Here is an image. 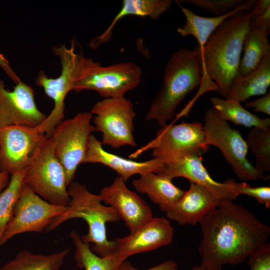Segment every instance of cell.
<instances>
[{"label":"cell","mask_w":270,"mask_h":270,"mask_svg":"<svg viewBox=\"0 0 270 270\" xmlns=\"http://www.w3.org/2000/svg\"><path fill=\"white\" fill-rule=\"evenodd\" d=\"M203 69L200 50L180 48L174 52L164 68L161 86L145 120H154L162 127L172 120L178 106L186 96L201 84Z\"/></svg>","instance_id":"3"},{"label":"cell","mask_w":270,"mask_h":270,"mask_svg":"<svg viewBox=\"0 0 270 270\" xmlns=\"http://www.w3.org/2000/svg\"><path fill=\"white\" fill-rule=\"evenodd\" d=\"M246 0H186L184 2L216 16L227 14L242 5Z\"/></svg>","instance_id":"30"},{"label":"cell","mask_w":270,"mask_h":270,"mask_svg":"<svg viewBox=\"0 0 270 270\" xmlns=\"http://www.w3.org/2000/svg\"><path fill=\"white\" fill-rule=\"evenodd\" d=\"M219 202L208 189L190 182L189 188L166 214L168 220L179 224L194 226L216 208Z\"/></svg>","instance_id":"19"},{"label":"cell","mask_w":270,"mask_h":270,"mask_svg":"<svg viewBox=\"0 0 270 270\" xmlns=\"http://www.w3.org/2000/svg\"><path fill=\"white\" fill-rule=\"evenodd\" d=\"M200 270H222L245 261L268 242L270 228L234 200H222L200 220Z\"/></svg>","instance_id":"1"},{"label":"cell","mask_w":270,"mask_h":270,"mask_svg":"<svg viewBox=\"0 0 270 270\" xmlns=\"http://www.w3.org/2000/svg\"><path fill=\"white\" fill-rule=\"evenodd\" d=\"M24 170L12 175L8 186L0 194V240L12 218L15 204L24 186Z\"/></svg>","instance_id":"29"},{"label":"cell","mask_w":270,"mask_h":270,"mask_svg":"<svg viewBox=\"0 0 270 270\" xmlns=\"http://www.w3.org/2000/svg\"><path fill=\"white\" fill-rule=\"evenodd\" d=\"M245 140L256 158L254 168L264 176L270 172V128H253Z\"/></svg>","instance_id":"28"},{"label":"cell","mask_w":270,"mask_h":270,"mask_svg":"<svg viewBox=\"0 0 270 270\" xmlns=\"http://www.w3.org/2000/svg\"><path fill=\"white\" fill-rule=\"evenodd\" d=\"M245 106L248 108H253L255 112H262L270 116V93H266L252 101L245 102Z\"/></svg>","instance_id":"34"},{"label":"cell","mask_w":270,"mask_h":270,"mask_svg":"<svg viewBox=\"0 0 270 270\" xmlns=\"http://www.w3.org/2000/svg\"><path fill=\"white\" fill-rule=\"evenodd\" d=\"M74 248V260L76 266L84 270H118L124 261L116 252L100 256L92 251L90 244L84 242L75 230L70 233Z\"/></svg>","instance_id":"26"},{"label":"cell","mask_w":270,"mask_h":270,"mask_svg":"<svg viewBox=\"0 0 270 270\" xmlns=\"http://www.w3.org/2000/svg\"><path fill=\"white\" fill-rule=\"evenodd\" d=\"M234 188L236 195L246 194L257 200L267 208H270V188L268 186L252 187L246 182H234Z\"/></svg>","instance_id":"31"},{"label":"cell","mask_w":270,"mask_h":270,"mask_svg":"<svg viewBox=\"0 0 270 270\" xmlns=\"http://www.w3.org/2000/svg\"><path fill=\"white\" fill-rule=\"evenodd\" d=\"M54 54L58 56L61 72L56 78H50L41 70L36 79V84L42 88L45 94L54 103L50 114L37 128L40 132L50 137L56 126L64 118V100L67 94L72 90L74 82L77 76L80 55L76 52L75 44L67 48L62 44L53 50Z\"/></svg>","instance_id":"9"},{"label":"cell","mask_w":270,"mask_h":270,"mask_svg":"<svg viewBox=\"0 0 270 270\" xmlns=\"http://www.w3.org/2000/svg\"><path fill=\"white\" fill-rule=\"evenodd\" d=\"M270 85V52L255 70L244 76H238L231 82L225 99L244 102L250 98L264 95Z\"/></svg>","instance_id":"21"},{"label":"cell","mask_w":270,"mask_h":270,"mask_svg":"<svg viewBox=\"0 0 270 270\" xmlns=\"http://www.w3.org/2000/svg\"><path fill=\"white\" fill-rule=\"evenodd\" d=\"M46 137L37 126L10 125L0 128V170L12 176L25 170Z\"/></svg>","instance_id":"13"},{"label":"cell","mask_w":270,"mask_h":270,"mask_svg":"<svg viewBox=\"0 0 270 270\" xmlns=\"http://www.w3.org/2000/svg\"><path fill=\"white\" fill-rule=\"evenodd\" d=\"M192 270H194L192 268Z\"/></svg>","instance_id":"40"},{"label":"cell","mask_w":270,"mask_h":270,"mask_svg":"<svg viewBox=\"0 0 270 270\" xmlns=\"http://www.w3.org/2000/svg\"><path fill=\"white\" fill-rule=\"evenodd\" d=\"M210 101L218 114L226 122L246 128H270V118H260L246 110L238 101L216 96L211 97Z\"/></svg>","instance_id":"27"},{"label":"cell","mask_w":270,"mask_h":270,"mask_svg":"<svg viewBox=\"0 0 270 270\" xmlns=\"http://www.w3.org/2000/svg\"><path fill=\"white\" fill-rule=\"evenodd\" d=\"M10 180V174L6 172L0 170V194L8 186Z\"/></svg>","instance_id":"37"},{"label":"cell","mask_w":270,"mask_h":270,"mask_svg":"<svg viewBox=\"0 0 270 270\" xmlns=\"http://www.w3.org/2000/svg\"><path fill=\"white\" fill-rule=\"evenodd\" d=\"M70 270H78L77 269H70Z\"/></svg>","instance_id":"39"},{"label":"cell","mask_w":270,"mask_h":270,"mask_svg":"<svg viewBox=\"0 0 270 270\" xmlns=\"http://www.w3.org/2000/svg\"><path fill=\"white\" fill-rule=\"evenodd\" d=\"M100 164L115 171L126 182L134 175L146 172L159 173L164 163L154 158L144 162H136L110 153L102 147L100 140L92 134L90 138L88 148L82 164Z\"/></svg>","instance_id":"18"},{"label":"cell","mask_w":270,"mask_h":270,"mask_svg":"<svg viewBox=\"0 0 270 270\" xmlns=\"http://www.w3.org/2000/svg\"><path fill=\"white\" fill-rule=\"evenodd\" d=\"M268 35L262 28H248L244 40V54L240 60L238 76H244L255 70L264 57L270 52Z\"/></svg>","instance_id":"24"},{"label":"cell","mask_w":270,"mask_h":270,"mask_svg":"<svg viewBox=\"0 0 270 270\" xmlns=\"http://www.w3.org/2000/svg\"><path fill=\"white\" fill-rule=\"evenodd\" d=\"M250 270H270V244L267 242L248 258Z\"/></svg>","instance_id":"32"},{"label":"cell","mask_w":270,"mask_h":270,"mask_svg":"<svg viewBox=\"0 0 270 270\" xmlns=\"http://www.w3.org/2000/svg\"><path fill=\"white\" fill-rule=\"evenodd\" d=\"M178 264L172 260H166L154 266L144 270H177ZM118 270H140L134 267L129 262L125 260L120 264Z\"/></svg>","instance_id":"35"},{"label":"cell","mask_w":270,"mask_h":270,"mask_svg":"<svg viewBox=\"0 0 270 270\" xmlns=\"http://www.w3.org/2000/svg\"><path fill=\"white\" fill-rule=\"evenodd\" d=\"M251 16L252 10H240L232 15L200 48L203 69L201 84L212 82L216 91L224 98L231 82L239 75L240 54Z\"/></svg>","instance_id":"2"},{"label":"cell","mask_w":270,"mask_h":270,"mask_svg":"<svg viewBox=\"0 0 270 270\" xmlns=\"http://www.w3.org/2000/svg\"><path fill=\"white\" fill-rule=\"evenodd\" d=\"M0 68L16 84L22 81L11 68L9 62L0 52Z\"/></svg>","instance_id":"36"},{"label":"cell","mask_w":270,"mask_h":270,"mask_svg":"<svg viewBox=\"0 0 270 270\" xmlns=\"http://www.w3.org/2000/svg\"><path fill=\"white\" fill-rule=\"evenodd\" d=\"M158 174L172 179L182 177L190 182L198 184L208 189L219 201L234 200L237 196L234 188V180L229 178L223 182L214 180L202 163L201 156H188L164 164Z\"/></svg>","instance_id":"17"},{"label":"cell","mask_w":270,"mask_h":270,"mask_svg":"<svg viewBox=\"0 0 270 270\" xmlns=\"http://www.w3.org/2000/svg\"><path fill=\"white\" fill-rule=\"evenodd\" d=\"M46 116L38 108L30 86L20 81L12 90H8L0 78V128L10 125L36 127Z\"/></svg>","instance_id":"14"},{"label":"cell","mask_w":270,"mask_h":270,"mask_svg":"<svg viewBox=\"0 0 270 270\" xmlns=\"http://www.w3.org/2000/svg\"><path fill=\"white\" fill-rule=\"evenodd\" d=\"M102 202L114 208L129 229L133 232L153 217L147 203L136 193L130 190L120 176L116 177L98 194Z\"/></svg>","instance_id":"16"},{"label":"cell","mask_w":270,"mask_h":270,"mask_svg":"<svg viewBox=\"0 0 270 270\" xmlns=\"http://www.w3.org/2000/svg\"><path fill=\"white\" fill-rule=\"evenodd\" d=\"M142 74L140 67L132 62L102 66L81 54L72 90H94L104 98L123 97L138 86Z\"/></svg>","instance_id":"5"},{"label":"cell","mask_w":270,"mask_h":270,"mask_svg":"<svg viewBox=\"0 0 270 270\" xmlns=\"http://www.w3.org/2000/svg\"><path fill=\"white\" fill-rule=\"evenodd\" d=\"M92 115L89 112H80L62 120L50 136L54 156L64 169L68 186L73 182L78 167L82 164L90 138L96 132L90 123Z\"/></svg>","instance_id":"10"},{"label":"cell","mask_w":270,"mask_h":270,"mask_svg":"<svg viewBox=\"0 0 270 270\" xmlns=\"http://www.w3.org/2000/svg\"><path fill=\"white\" fill-rule=\"evenodd\" d=\"M256 0H246L241 6L222 16L205 17L198 16L188 8L180 6L186 21L178 28L177 32L182 36H193L202 48L215 30L226 18L240 10H252Z\"/></svg>","instance_id":"23"},{"label":"cell","mask_w":270,"mask_h":270,"mask_svg":"<svg viewBox=\"0 0 270 270\" xmlns=\"http://www.w3.org/2000/svg\"><path fill=\"white\" fill-rule=\"evenodd\" d=\"M174 228L164 217H152L136 230L114 240L116 252L124 260L134 254L148 252L170 244Z\"/></svg>","instance_id":"15"},{"label":"cell","mask_w":270,"mask_h":270,"mask_svg":"<svg viewBox=\"0 0 270 270\" xmlns=\"http://www.w3.org/2000/svg\"><path fill=\"white\" fill-rule=\"evenodd\" d=\"M68 252L69 248L46 254L22 250L0 270H60Z\"/></svg>","instance_id":"25"},{"label":"cell","mask_w":270,"mask_h":270,"mask_svg":"<svg viewBox=\"0 0 270 270\" xmlns=\"http://www.w3.org/2000/svg\"><path fill=\"white\" fill-rule=\"evenodd\" d=\"M96 131L102 134V144L113 148L136 146L134 120L136 116L132 102L123 97L104 98L93 105L90 112Z\"/></svg>","instance_id":"11"},{"label":"cell","mask_w":270,"mask_h":270,"mask_svg":"<svg viewBox=\"0 0 270 270\" xmlns=\"http://www.w3.org/2000/svg\"><path fill=\"white\" fill-rule=\"evenodd\" d=\"M68 186L70 202L66 210L54 218L45 231L50 232L69 220L82 218L88 226V233L81 237L82 241L92 244L91 250L99 256L112 254L115 243L107 238L106 224L120 220L116 210L104 204L100 195L90 192L84 184L73 181Z\"/></svg>","instance_id":"4"},{"label":"cell","mask_w":270,"mask_h":270,"mask_svg":"<svg viewBox=\"0 0 270 270\" xmlns=\"http://www.w3.org/2000/svg\"><path fill=\"white\" fill-rule=\"evenodd\" d=\"M203 131L206 144L218 148L236 176L244 181L264 178L247 159L248 148L240 132L232 128L212 107L204 114Z\"/></svg>","instance_id":"8"},{"label":"cell","mask_w":270,"mask_h":270,"mask_svg":"<svg viewBox=\"0 0 270 270\" xmlns=\"http://www.w3.org/2000/svg\"><path fill=\"white\" fill-rule=\"evenodd\" d=\"M172 4V0H124L120 12L115 16L107 29L97 37L92 38L89 46L92 49L107 42L112 38V31L116 23L128 16L148 17L157 20L168 12Z\"/></svg>","instance_id":"22"},{"label":"cell","mask_w":270,"mask_h":270,"mask_svg":"<svg viewBox=\"0 0 270 270\" xmlns=\"http://www.w3.org/2000/svg\"><path fill=\"white\" fill-rule=\"evenodd\" d=\"M172 179L154 172L140 174L132 181L134 189L147 195L150 200L164 212L168 211L183 196L184 190L176 186Z\"/></svg>","instance_id":"20"},{"label":"cell","mask_w":270,"mask_h":270,"mask_svg":"<svg viewBox=\"0 0 270 270\" xmlns=\"http://www.w3.org/2000/svg\"><path fill=\"white\" fill-rule=\"evenodd\" d=\"M24 183L50 204L67 206L70 202L64 169L54 156L51 137L46 136L24 170Z\"/></svg>","instance_id":"6"},{"label":"cell","mask_w":270,"mask_h":270,"mask_svg":"<svg viewBox=\"0 0 270 270\" xmlns=\"http://www.w3.org/2000/svg\"><path fill=\"white\" fill-rule=\"evenodd\" d=\"M194 270H200L198 266H194L192 268Z\"/></svg>","instance_id":"38"},{"label":"cell","mask_w":270,"mask_h":270,"mask_svg":"<svg viewBox=\"0 0 270 270\" xmlns=\"http://www.w3.org/2000/svg\"><path fill=\"white\" fill-rule=\"evenodd\" d=\"M67 206H58L45 200L24 184L10 222L0 240L4 244L13 236L28 232L46 230L53 220L63 213Z\"/></svg>","instance_id":"12"},{"label":"cell","mask_w":270,"mask_h":270,"mask_svg":"<svg viewBox=\"0 0 270 270\" xmlns=\"http://www.w3.org/2000/svg\"><path fill=\"white\" fill-rule=\"evenodd\" d=\"M209 146L205 142L202 123L182 122L162 126L154 139L129 156L137 157L152 149V156L166 164L188 156H201L207 152Z\"/></svg>","instance_id":"7"},{"label":"cell","mask_w":270,"mask_h":270,"mask_svg":"<svg viewBox=\"0 0 270 270\" xmlns=\"http://www.w3.org/2000/svg\"><path fill=\"white\" fill-rule=\"evenodd\" d=\"M260 28L270 33V8L260 14L251 16L249 28Z\"/></svg>","instance_id":"33"}]
</instances>
